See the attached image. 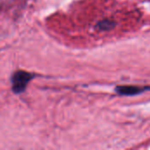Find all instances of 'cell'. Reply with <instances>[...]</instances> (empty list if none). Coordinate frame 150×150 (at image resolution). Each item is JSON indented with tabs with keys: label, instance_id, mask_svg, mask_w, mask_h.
<instances>
[{
	"label": "cell",
	"instance_id": "obj_1",
	"mask_svg": "<svg viewBox=\"0 0 150 150\" xmlns=\"http://www.w3.org/2000/svg\"><path fill=\"white\" fill-rule=\"evenodd\" d=\"M33 77V75L25 72V71H17L12 75L11 77V83H12V91L15 93H20L23 92L27 83L30 82V80Z\"/></svg>",
	"mask_w": 150,
	"mask_h": 150
},
{
	"label": "cell",
	"instance_id": "obj_2",
	"mask_svg": "<svg viewBox=\"0 0 150 150\" xmlns=\"http://www.w3.org/2000/svg\"><path fill=\"white\" fill-rule=\"evenodd\" d=\"M115 91L120 95L124 96H134L140 94L145 91H150V86L146 87H140V86H132V85H123V86H118Z\"/></svg>",
	"mask_w": 150,
	"mask_h": 150
},
{
	"label": "cell",
	"instance_id": "obj_3",
	"mask_svg": "<svg viewBox=\"0 0 150 150\" xmlns=\"http://www.w3.org/2000/svg\"><path fill=\"white\" fill-rule=\"evenodd\" d=\"M114 25H115V23L113 21H111V20H108V19L103 20V21L99 22L98 25V26L99 27V29L105 30V31L112 29V27H114Z\"/></svg>",
	"mask_w": 150,
	"mask_h": 150
}]
</instances>
